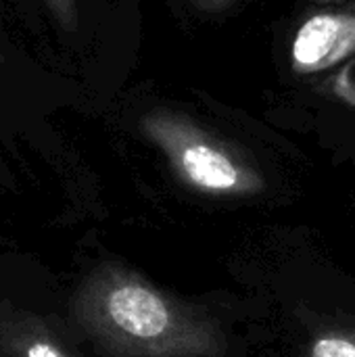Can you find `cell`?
Masks as SVG:
<instances>
[{"label": "cell", "instance_id": "6da1fadb", "mask_svg": "<svg viewBox=\"0 0 355 357\" xmlns=\"http://www.w3.org/2000/svg\"><path fill=\"white\" fill-rule=\"evenodd\" d=\"M73 320L109 357H226L228 349L209 314L119 264H103L84 278Z\"/></svg>", "mask_w": 355, "mask_h": 357}, {"label": "cell", "instance_id": "7a4b0ae2", "mask_svg": "<svg viewBox=\"0 0 355 357\" xmlns=\"http://www.w3.org/2000/svg\"><path fill=\"white\" fill-rule=\"evenodd\" d=\"M142 130L174 174L201 195L249 197L264 188V178L241 153L180 113L153 111L144 115Z\"/></svg>", "mask_w": 355, "mask_h": 357}, {"label": "cell", "instance_id": "3957f363", "mask_svg": "<svg viewBox=\"0 0 355 357\" xmlns=\"http://www.w3.org/2000/svg\"><path fill=\"white\" fill-rule=\"evenodd\" d=\"M355 50V15L318 13L297 31L293 63L297 71L312 73L333 67Z\"/></svg>", "mask_w": 355, "mask_h": 357}, {"label": "cell", "instance_id": "277c9868", "mask_svg": "<svg viewBox=\"0 0 355 357\" xmlns=\"http://www.w3.org/2000/svg\"><path fill=\"white\" fill-rule=\"evenodd\" d=\"M2 357H77L38 316L0 301Z\"/></svg>", "mask_w": 355, "mask_h": 357}, {"label": "cell", "instance_id": "5b68a950", "mask_svg": "<svg viewBox=\"0 0 355 357\" xmlns=\"http://www.w3.org/2000/svg\"><path fill=\"white\" fill-rule=\"evenodd\" d=\"M310 357H355V328L333 331L318 337Z\"/></svg>", "mask_w": 355, "mask_h": 357}, {"label": "cell", "instance_id": "8992f818", "mask_svg": "<svg viewBox=\"0 0 355 357\" xmlns=\"http://www.w3.org/2000/svg\"><path fill=\"white\" fill-rule=\"evenodd\" d=\"M52 17L61 23L63 29L75 31L77 29V6L75 0H44Z\"/></svg>", "mask_w": 355, "mask_h": 357}, {"label": "cell", "instance_id": "52a82bcc", "mask_svg": "<svg viewBox=\"0 0 355 357\" xmlns=\"http://www.w3.org/2000/svg\"><path fill=\"white\" fill-rule=\"evenodd\" d=\"M199 10L203 13H220L228 6H232L236 0H190Z\"/></svg>", "mask_w": 355, "mask_h": 357}]
</instances>
